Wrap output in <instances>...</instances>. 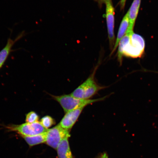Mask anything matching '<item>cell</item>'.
<instances>
[{
    "label": "cell",
    "mask_w": 158,
    "mask_h": 158,
    "mask_svg": "<svg viewBox=\"0 0 158 158\" xmlns=\"http://www.w3.org/2000/svg\"><path fill=\"white\" fill-rule=\"evenodd\" d=\"M52 97L60 105L66 113L76 109L85 107L94 102L102 101L106 98L104 97L95 99H83L75 97L70 94L58 96L52 95Z\"/></svg>",
    "instance_id": "cell-1"
},
{
    "label": "cell",
    "mask_w": 158,
    "mask_h": 158,
    "mask_svg": "<svg viewBox=\"0 0 158 158\" xmlns=\"http://www.w3.org/2000/svg\"><path fill=\"white\" fill-rule=\"evenodd\" d=\"M96 69H95L92 74L84 82L70 94L71 95L83 99H89L90 98L97 93L99 91L105 88L99 85L95 80L94 75Z\"/></svg>",
    "instance_id": "cell-2"
},
{
    "label": "cell",
    "mask_w": 158,
    "mask_h": 158,
    "mask_svg": "<svg viewBox=\"0 0 158 158\" xmlns=\"http://www.w3.org/2000/svg\"><path fill=\"white\" fill-rule=\"evenodd\" d=\"M9 131L16 132L22 137H28L38 135L46 132L48 129L43 127L39 121L33 123H25L19 125L7 126Z\"/></svg>",
    "instance_id": "cell-3"
},
{
    "label": "cell",
    "mask_w": 158,
    "mask_h": 158,
    "mask_svg": "<svg viewBox=\"0 0 158 158\" xmlns=\"http://www.w3.org/2000/svg\"><path fill=\"white\" fill-rule=\"evenodd\" d=\"M145 42L143 37L134 33L130 42L124 49L123 56L139 58L143 54Z\"/></svg>",
    "instance_id": "cell-4"
},
{
    "label": "cell",
    "mask_w": 158,
    "mask_h": 158,
    "mask_svg": "<svg viewBox=\"0 0 158 158\" xmlns=\"http://www.w3.org/2000/svg\"><path fill=\"white\" fill-rule=\"evenodd\" d=\"M70 137L69 130L64 129L59 124L47 130L45 143L49 147L57 149L59 144L63 139Z\"/></svg>",
    "instance_id": "cell-5"
},
{
    "label": "cell",
    "mask_w": 158,
    "mask_h": 158,
    "mask_svg": "<svg viewBox=\"0 0 158 158\" xmlns=\"http://www.w3.org/2000/svg\"><path fill=\"white\" fill-rule=\"evenodd\" d=\"M106 17L109 41L112 50L113 49L115 40L114 34V9L111 0H109L106 3Z\"/></svg>",
    "instance_id": "cell-6"
},
{
    "label": "cell",
    "mask_w": 158,
    "mask_h": 158,
    "mask_svg": "<svg viewBox=\"0 0 158 158\" xmlns=\"http://www.w3.org/2000/svg\"><path fill=\"white\" fill-rule=\"evenodd\" d=\"M84 108H78L67 112L61 120L59 125L65 129H71L76 123Z\"/></svg>",
    "instance_id": "cell-7"
},
{
    "label": "cell",
    "mask_w": 158,
    "mask_h": 158,
    "mask_svg": "<svg viewBox=\"0 0 158 158\" xmlns=\"http://www.w3.org/2000/svg\"><path fill=\"white\" fill-rule=\"evenodd\" d=\"M24 31H23L16 37L15 39L13 40L11 38H9L7 40L6 44L4 48L0 51V69L4 64L8 57L13 49V45L16 43L20 40L25 35Z\"/></svg>",
    "instance_id": "cell-8"
},
{
    "label": "cell",
    "mask_w": 158,
    "mask_h": 158,
    "mask_svg": "<svg viewBox=\"0 0 158 158\" xmlns=\"http://www.w3.org/2000/svg\"><path fill=\"white\" fill-rule=\"evenodd\" d=\"M141 1V0H134L131 7L127 12L130 23L127 31H133L136 20L139 12Z\"/></svg>",
    "instance_id": "cell-9"
},
{
    "label": "cell",
    "mask_w": 158,
    "mask_h": 158,
    "mask_svg": "<svg viewBox=\"0 0 158 158\" xmlns=\"http://www.w3.org/2000/svg\"><path fill=\"white\" fill-rule=\"evenodd\" d=\"M129 19H128L127 13L124 15L122 20L121 23H120L118 31L117 38L115 40V44H114L113 49H112L111 54H113L114 51L116 50L120 41L127 33L129 27Z\"/></svg>",
    "instance_id": "cell-10"
},
{
    "label": "cell",
    "mask_w": 158,
    "mask_h": 158,
    "mask_svg": "<svg viewBox=\"0 0 158 158\" xmlns=\"http://www.w3.org/2000/svg\"><path fill=\"white\" fill-rule=\"evenodd\" d=\"M63 139L57 148L58 158H73L69 143V138Z\"/></svg>",
    "instance_id": "cell-11"
},
{
    "label": "cell",
    "mask_w": 158,
    "mask_h": 158,
    "mask_svg": "<svg viewBox=\"0 0 158 158\" xmlns=\"http://www.w3.org/2000/svg\"><path fill=\"white\" fill-rule=\"evenodd\" d=\"M134 31H127L125 35L120 41L118 45V49L117 53L118 59L120 64H122L123 60V52L124 48L131 39Z\"/></svg>",
    "instance_id": "cell-12"
},
{
    "label": "cell",
    "mask_w": 158,
    "mask_h": 158,
    "mask_svg": "<svg viewBox=\"0 0 158 158\" xmlns=\"http://www.w3.org/2000/svg\"><path fill=\"white\" fill-rule=\"evenodd\" d=\"M47 131L38 135L28 136V137H22L30 147H33L40 144L45 143L46 139Z\"/></svg>",
    "instance_id": "cell-13"
},
{
    "label": "cell",
    "mask_w": 158,
    "mask_h": 158,
    "mask_svg": "<svg viewBox=\"0 0 158 158\" xmlns=\"http://www.w3.org/2000/svg\"><path fill=\"white\" fill-rule=\"evenodd\" d=\"M40 122L43 127L47 129L54 125L55 123L54 118L49 116H45L41 118Z\"/></svg>",
    "instance_id": "cell-14"
},
{
    "label": "cell",
    "mask_w": 158,
    "mask_h": 158,
    "mask_svg": "<svg viewBox=\"0 0 158 158\" xmlns=\"http://www.w3.org/2000/svg\"><path fill=\"white\" fill-rule=\"evenodd\" d=\"M39 116L36 112L31 111L27 113L26 115L25 122L27 123H33L38 122Z\"/></svg>",
    "instance_id": "cell-15"
},
{
    "label": "cell",
    "mask_w": 158,
    "mask_h": 158,
    "mask_svg": "<svg viewBox=\"0 0 158 158\" xmlns=\"http://www.w3.org/2000/svg\"><path fill=\"white\" fill-rule=\"evenodd\" d=\"M127 0H121L120 2V8L122 10H123L125 7L126 2Z\"/></svg>",
    "instance_id": "cell-16"
},
{
    "label": "cell",
    "mask_w": 158,
    "mask_h": 158,
    "mask_svg": "<svg viewBox=\"0 0 158 158\" xmlns=\"http://www.w3.org/2000/svg\"><path fill=\"white\" fill-rule=\"evenodd\" d=\"M99 5H102V4L106 3V2L109 0H96Z\"/></svg>",
    "instance_id": "cell-17"
}]
</instances>
